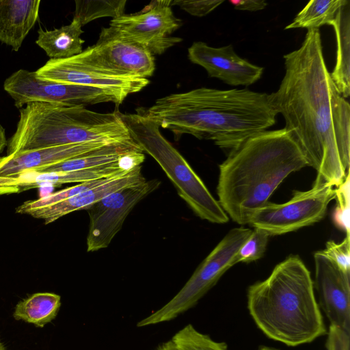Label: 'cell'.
<instances>
[{
    "instance_id": "obj_4",
    "label": "cell",
    "mask_w": 350,
    "mask_h": 350,
    "mask_svg": "<svg viewBox=\"0 0 350 350\" xmlns=\"http://www.w3.org/2000/svg\"><path fill=\"white\" fill-rule=\"evenodd\" d=\"M247 299L252 318L271 339L295 347L327 333L310 273L298 256H288L267 279L251 285Z\"/></svg>"
},
{
    "instance_id": "obj_24",
    "label": "cell",
    "mask_w": 350,
    "mask_h": 350,
    "mask_svg": "<svg viewBox=\"0 0 350 350\" xmlns=\"http://www.w3.org/2000/svg\"><path fill=\"white\" fill-rule=\"evenodd\" d=\"M345 0H312L295 16L285 29L306 28L319 29L329 25Z\"/></svg>"
},
{
    "instance_id": "obj_25",
    "label": "cell",
    "mask_w": 350,
    "mask_h": 350,
    "mask_svg": "<svg viewBox=\"0 0 350 350\" xmlns=\"http://www.w3.org/2000/svg\"><path fill=\"white\" fill-rule=\"evenodd\" d=\"M126 3V0H76L73 19L82 26L102 17L113 19L124 14Z\"/></svg>"
},
{
    "instance_id": "obj_28",
    "label": "cell",
    "mask_w": 350,
    "mask_h": 350,
    "mask_svg": "<svg viewBox=\"0 0 350 350\" xmlns=\"http://www.w3.org/2000/svg\"><path fill=\"white\" fill-rule=\"evenodd\" d=\"M269 237V234L264 230L254 228L235 255L234 264L249 263L262 258L266 250Z\"/></svg>"
},
{
    "instance_id": "obj_22",
    "label": "cell",
    "mask_w": 350,
    "mask_h": 350,
    "mask_svg": "<svg viewBox=\"0 0 350 350\" xmlns=\"http://www.w3.org/2000/svg\"><path fill=\"white\" fill-rule=\"evenodd\" d=\"M61 306V297L52 293H37L19 301L14 308L13 317L43 327L52 321Z\"/></svg>"
},
{
    "instance_id": "obj_2",
    "label": "cell",
    "mask_w": 350,
    "mask_h": 350,
    "mask_svg": "<svg viewBox=\"0 0 350 350\" xmlns=\"http://www.w3.org/2000/svg\"><path fill=\"white\" fill-rule=\"evenodd\" d=\"M143 112L178 140L183 134L232 150L275 123L269 94L247 89L200 88L159 98Z\"/></svg>"
},
{
    "instance_id": "obj_37",
    "label": "cell",
    "mask_w": 350,
    "mask_h": 350,
    "mask_svg": "<svg viewBox=\"0 0 350 350\" xmlns=\"http://www.w3.org/2000/svg\"><path fill=\"white\" fill-rule=\"evenodd\" d=\"M0 350H6L3 344L0 340Z\"/></svg>"
},
{
    "instance_id": "obj_33",
    "label": "cell",
    "mask_w": 350,
    "mask_h": 350,
    "mask_svg": "<svg viewBox=\"0 0 350 350\" xmlns=\"http://www.w3.org/2000/svg\"><path fill=\"white\" fill-rule=\"evenodd\" d=\"M229 2L236 10L249 12L262 10L267 5L265 0H231Z\"/></svg>"
},
{
    "instance_id": "obj_5",
    "label": "cell",
    "mask_w": 350,
    "mask_h": 350,
    "mask_svg": "<svg viewBox=\"0 0 350 350\" xmlns=\"http://www.w3.org/2000/svg\"><path fill=\"white\" fill-rule=\"evenodd\" d=\"M134 142L117 110L100 113L84 107L31 102L19 109L16 129L7 155L68 144Z\"/></svg>"
},
{
    "instance_id": "obj_12",
    "label": "cell",
    "mask_w": 350,
    "mask_h": 350,
    "mask_svg": "<svg viewBox=\"0 0 350 350\" xmlns=\"http://www.w3.org/2000/svg\"><path fill=\"white\" fill-rule=\"evenodd\" d=\"M172 1H152L144 10L123 14L110 21L109 26L127 39L146 48L152 55H161L182 41L171 35L181 25L171 8Z\"/></svg>"
},
{
    "instance_id": "obj_13",
    "label": "cell",
    "mask_w": 350,
    "mask_h": 350,
    "mask_svg": "<svg viewBox=\"0 0 350 350\" xmlns=\"http://www.w3.org/2000/svg\"><path fill=\"white\" fill-rule=\"evenodd\" d=\"M36 72L41 79L109 89L126 97L141 91L150 82L148 79L120 76L98 69L75 56L50 59Z\"/></svg>"
},
{
    "instance_id": "obj_23",
    "label": "cell",
    "mask_w": 350,
    "mask_h": 350,
    "mask_svg": "<svg viewBox=\"0 0 350 350\" xmlns=\"http://www.w3.org/2000/svg\"><path fill=\"white\" fill-rule=\"evenodd\" d=\"M333 129L339 157L346 171L349 170L350 106L337 91H332Z\"/></svg>"
},
{
    "instance_id": "obj_15",
    "label": "cell",
    "mask_w": 350,
    "mask_h": 350,
    "mask_svg": "<svg viewBox=\"0 0 350 350\" xmlns=\"http://www.w3.org/2000/svg\"><path fill=\"white\" fill-rule=\"evenodd\" d=\"M188 58L203 67L210 77L232 86H249L262 75L264 68L239 57L232 44L219 48L203 42H195L188 49Z\"/></svg>"
},
{
    "instance_id": "obj_31",
    "label": "cell",
    "mask_w": 350,
    "mask_h": 350,
    "mask_svg": "<svg viewBox=\"0 0 350 350\" xmlns=\"http://www.w3.org/2000/svg\"><path fill=\"white\" fill-rule=\"evenodd\" d=\"M221 0H174L172 5H178L191 15L202 17L207 15L224 3Z\"/></svg>"
},
{
    "instance_id": "obj_30",
    "label": "cell",
    "mask_w": 350,
    "mask_h": 350,
    "mask_svg": "<svg viewBox=\"0 0 350 350\" xmlns=\"http://www.w3.org/2000/svg\"><path fill=\"white\" fill-rule=\"evenodd\" d=\"M321 252L342 271L350 273V238L346 236L339 243L334 241L326 243Z\"/></svg>"
},
{
    "instance_id": "obj_35",
    "label": "cell",
    "mask_w": 350,
    "mask_h": 350,
    "mask_svg": "<svg viewBox=\"0 0 350 350\" xmlns=\"http://www.w3.org/2000/svg\"><path fill=\"white\" fill-rule=\"evenodd\" d=\"M7 146L8 140L6 139L5 130L1 124H0V154Z\"/></svg>"
},
{
    "instance_id": "obj_3",
    "label": "cell",
    "mask_w": 350,
    "mask_h": 350,
    "mask_svg": "<svg viewBox=\"0 0 350 350\" xmlns=\"http://www.w3.org/2000/svg\"><path fill=\"white\" fill-rule=\"evenodd\" d=\"M306 166L302 152L285 128L258 133L231 150L220 164L218 202L234 222L249 224L282 182Z\"/></svg>"
},
{
    "instance_id": "obj_1",
    "label": "cell",
    "mask_w": 350,
    "mask_h": 350,
    "mask_svg": "<svg viewBox=\"0 0 350 350\" xmlns=\"http://www.w3.org/2000/svg\"><path fill=\"white\" fill-rule=\"evenodd\" d=\"M285 75L269 102L318 178L333 187L345 180L333 129L334 84L325 63L319 29H308L301 46L284 55Z\"/></svg>"
},
{
    "instance_id": "obj_11",
    "label": "cell",
    "mask_w": 350,
    "mask_h": 350,
    "mask_svg": "<svg viewBox=\"0 0 350 350\" xmlns=\"http://www.w3.org/2000/svg\"><path fill=\"white\" fill-rule=\"evenodd\" d=\"M160 184L157 179L146 180L111 193L88 206L85 210L89 215L90 225L87 251L95 252L107 247L134 206Z\"/></svg>"
},
{
    "instance_id": "obj_17",
    "label": "cell",
    "mask_w": 350,
    "mask_h": 350,
    "mask_svg": "<svg viewBox=\"0 0 350 350\" xmlns=\"http://www.w3.org/2000/svg\"><path fill=\"white\" fill-rule=\"evenodd\" d=\"M141 170V165L137 166L127 174L114 177L103 185L51 206L30 211L26 215L43 219L44 224L53 223L73 211L85 209L111 193L145 181Z\"/></svg>"
},
{
    "instance_id": "obj_27",
    "label": "cell",
    "mask_w": 350,
    "mask_h": 350,
    "mask_svg": "<svg viewBox=\"0 0 350 350\" xmlns=\"http://www.w3.org/2000/svg\"><path fill=\"white\" fill-rule=\"evenodd\" d=\"M180 350H228L225 342H216L188 324L172 338Z\"/></svg>"
},
{
    "instance_id": "obj_16",
    "label": "cell",
    "mask_w": 350,
    "mask_h": 350,
    "mask_svg": "<svg viewBox=\"0 0 350 350\" xmlns=\"http://www.w3.org/2000/svg\"><path fill=\"white\" fill-rule=\"evenodd\" d=\"M106 145L108 144L98 142L68 144L26 150L1 157L0 179L14 178L28 171L38 170L79 157Z\"/></svg>"
},
{
    "instance_id": "obj_8",
    "label": "cell",
    "mask_w": 350,
    "mask_h": 350,
    "mask_svg": "<svg viewBox=\"0 0 350 350\" xmlns=\"http://www.w3.org/2000/svg\"><path fill=\"white\" fill-rule=\"evenodd\" d=\"M4 90L21 109L31 102H46L68 107H84L100 103L121 104L125 96L115 91L40 79L36 71L19 69L8 77Z\"/></svg>"
},
{
    "instance_id": "obj_36",
    "label": "cell",
    "mask_w": 350,
    "mask_h": 350,
    "mask_svg": "<svg viewBox=\"0 0 350 350\" xmlns=\"http://www.w3.org/2000/svg\"><path fill=\"white\" fill-rule=\"evenodd\" d=\"M256 350H280V349L274 348V347L261 345Z\"/></svg>"
},
{
    "instance_id": "obj_29",
    "label": "cell",
    "mask_w": 350,
    "mask_h": 350,
    "mask_svg": "<svg viewBox=\"0 0 350 350\" xmlns=\"http://www.w3.org/2000/svg\"><path fill=\"white\" fill-rule=\"evenodd\" d=\"M337 206L334 213L336 225L349 236V171L343 183L335 189Z\"/></svg>"
},
{
    "instance_id": "obj_34",
    "label": "cell",
    "mask_w": 350,
    "mask_h": 350,
    "mask_svg": "<svg viewBox=\"0 0 350 350\" xmlns=\"http://www.w3.org/2000/svg\"><path fill=\"white\" fill-rule=\"evenodd\" d=\"M157 350H180L175 342L171 339L170 340L160 345Z\"/></svg>"
},
{
    "instance_id": "obj_19",
    "label": "cell",
    "mask_w": 350,
    "mask_h": 350,
    "mask_svg": "<svg viewBox=\"0 0 350 350\" xmlns=\"http://www.w3.org/2000/svg\"><path fill=\"white\" fill-rule=\"evenodd\" d=\"M336 38V62L331 79L343 98L350 94V2L345 0L330 22Z\"/></svg>"
},
{
    "instance_id": "obj_32",
    "label": "cell",
    "mask_w": 350,
    "mask_h": 350,
    "mask_svg": "<svg viewBox=\"0 0 350 350\" xmlns=\"http://www.w3.org/2000/svg\"><path fill=\"white\" fill-rule=\"evenodd\" d=\"M349 333L330 325L326 342L327 350H349Z\"/></svg>"
},
{
    "instance_id": "obj_26",
    "label": "cell",
    "mask_w": 350,
    "mask_h": 350,
    "mask_svg": "<svg viewBox=\"0 0 350 350\" xmlns=\"http://www.w3.org/2000/svg\"><path fill=\"white\" fill-rule=\"evenodd\" d=\"M111 178H113L84 182L49 195L42 196L36 200L25 201L16 208V213L26 215L27 213L30 211L51 206L88 189L103 185Z\"/></svg>"
},
{
    "instance_id": "obj_14",
    "label": "cell",
    "mask_w": 350,
    "mask_h": 350,
    "mask_svg": "<svg viewBox=\"0 0 350 350\" xmlns=\"http://www.w3.org/2000/svg\"><path fill=\"white\" fill-rule=\"evenodd\" d=\"M315 287L321 308L330 322L350 334V273L340 269L321 251L314 255Z\"/></svg>"
},
{
    "instance_id": "obj_6",
    "label": "cell",
    "mask_w": 350,
    "mask_h": 350,
    "mask_svg": "<svg viewBox=\"0 0 350 350\" xmlns=\"http://www.w3.org/2000/svg\"><path fill=\"white\" fill-rule=\"evenodd\" d=\"M117 113L134 142L161 166L175 186L178 194L202 219L225 224L229 218L218 200L180 152L161 135L159 124L142 111Z\"/></svg>"
},
{
    "instance_id": "obj_20",
    "label": "cell",
    "mask_w": 350,
    "mask_h": 350,
    "mask_svg": "<svg viewBox=\"0 0 350 350\" xmlns=\"http://www.w3.org/2000/svg\"><path fill=\"white\" fill-rule=\"evenodd\" d=\"M82 25L72 18V22L53 30H38L36 44L42 49L51 59H67L81 53L85 40Z\"/></svg>"
},
{
    "instance_id": "obj_18",
    "label": "cell",
    "mask_w": 350,
    "mask_h": 350,
    "mask_svg": "<svg viewBox=\"0 0 350 350\" xmlns=\"http://www.w3.org/2000/svg\"><path fill=\"white\" fill-rule=\"evenodd\" d=\"M40 0H0V42L18 51L38 19Z\"/></svg>"
},
{
    "instance_id": "obj_7",
    "label": "cell",
    "mask_w": 350,
    "mask_h": 350,
    "mask_svg": "<svg viewBox=\"0 0 350 350\" xmlns=\"http://www.w3.org/2000/svg\"><path fill=\"white\" fill-rule=\"evenodd\" d=\"M252 232L251 229L243 227L230 230L179 292L160 309L139 321L137 326L145 327L169 321L193 308L223 274L234 265L235 255Z\"/></svg>"
},
{
    "instance_id": "obj_21",
    "label": "cell",
    "mask_w": 350,
    "mask_h": 350,
    "mask_svg": "<svg viewBox=\"0 0 350 350\" xmlns=\"http://www.w3.org/2000/svg\"><path fill=\"white\" fill-rule=\"evenodd\" d=\"M141 149L134 142L108 144L81 157L53 164L33 172L49 173L76 171L117 161L129 152Z\"/></svg>"
},
{
    "instance_id": "obj_10",
    "label": "cell",
    "mask_w": 350,
    "mask_h": 350,
    "mask_svg": "<svg viewBox=\"0 0 350 350\" xmlns=\"http://www.w3.org/2000/svg\"><path fill=\"white\" fill-rule=\"evenodd\" d=\"M75 57L91 66L120 76L147 79L155 70L154 55L110 26L102 28L94 45Z\"/></svg>"
},
{
    "instance_id": "obj_9",
    "label": "cell",
    "mask_w": 350,
    "mask_h": 350,
    "mask_svg": "<svg viewBox=\"0 0 350 350\" xmlns=\"http://www.w3.org/2000/svg\"><path fill=\"white\" fill-rule=\"evenodd\" d=\"M334 198V187L317 177L310 190L294 191L287 202H267L254 213L248 224L269 237L291 232L321 220Z\"/></svg>"
}]
</instances>
